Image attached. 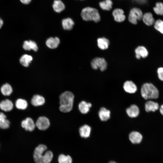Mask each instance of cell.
<instances>
[{"mask_svg":"<svg viewBox=\"0 0 163 163\" xmlns=\"http://www.w3.org/2000/svg\"><path fill=\"white\" fill-rule=\"evenodd\" d=\"M47 147L43 144H40L35 149L34 159L36 163H50L51 161L53 154L50 150L46 151Z\"/></svg>","mask_w":163,"mask_h":163,"instance_id":"1","label":"cell"},{"mask_svg":"<svg viewBox=\"0 0 163 163\" xmlns=\"http://www.w3.org/2000/svg\"><path fill=\"white\" fill-rule=\"evenodd\" d=\"M74 95L71 92L66 91L62 93L59 96L60 110L63 112L71 111L73 107Z\"/></svg>","mask_w":163,"mask_h":163,"instance_id":"2","label":"cell"},{"mask_svg":"<svg viewBox=\"0 0 163 163\" xmlns=\"http://www.w3.org/2000/svg\"><path fill=\"white\" fill-rule=\"evenodd\" d=\"M141 93L142 97L146 100L156 99L159 96L158 89L151 83L143 84L141 88Z\"/></svg>","mask_w":163,"mask_h":163,"instance_id":"3","label":"cell"},{"mask_svg":"<svg viewBox=\"0 0 163 163\" xmlns=\"http://www.w3.org/2000/svg\"><path fill=\"white\" fill-rule=\"evenodd\" d=\"M81 15L82 19L85 21H93L97 22L100 20V16L98 10L89 7L82 9Z\"/></svg>","mask_w":163,"mask_h":163,"instance_id":"4","label":"cell"},{"mask_svg":"<svg viewBox=\"0 0 163 163\" xmlns=\"http://www.w3.org/2000/svg\"><path fill=\"white\" fill-rule=\"evenodd\" d=\"M143 15L142 12L139 8H134L131 9L130 11L128 20L130 23L136 24L137 23V21L142 19Z\"/></svg>","mask_w":163,"mask_h":163,"instance_id":"5","label":"cell"},{"mask_svg":"<svg viewBox=\"0 0 163 163\" xmlns=\"http://www.w3.org/2000/svg\"><path fill=\"white\" fill-rule=\"evenodd\" d=\"M92 68L94 69L99 68L101 71H104L107 69V63L105 59L102 58L96 57L91 62Z\"/></svg>","mask_w":163,"mask_h":163,"instance_id":"6","label":"cell"},{"mask_svg":"<svg viewBox=\"0 0 163 163\" xmlns=\"http://www.w3.org/2000/svg\"><path fill=\"white\" fill-rule=\"evenodd\" d=\"M35 125L40 130H45L50 126V121L49 120L45 117H40L37 119Z\"/></svg>","mask_w":163,"mask_h":163,"instance_id":"7","label":"cell"},{"mask_svg":"<svg viewBox=\"0 0 163 163\" xmlns=\"http://www.w3.org/2000/svg\"><path fill=\"white\" fill-rule=\"evenodd\" d=\"M22 127L25 130L32 131L34 130L35 127L33 120L30 117H27L23 120L21 123Z\"/></svg>","mask_w":163,"mask_h":163,"instance_id":"8","label":"cell"},{"mask_svg":"<svg viewBox=\"0 0 163 163\" xmlns=\"http://www.w3.org/2000/svg\"><path fill=\"white\" fill-rule=\"evenodd\" d=\"M123 88L126 92L130 94L135 93L137 90L136 85L131 81H126L123 84Z\"/></svg>","mask_w":163,"mask_h":163,"instance_id":"9","label":"cell"},{"mask_svg":"<svg viewBox=\"0 0 163 163\" xmlns=\"http://www.w3.org/2000/svg\"><path fill=\"white\" fill-rule=\"evenodd\" d=\"M128 115L131 118L137 117L139 115V110L138 107L135 104H132L126 109Z\"/></svg>","mask_w":163,"mask_h":163,"instance_id":"10","label":"cell"},{"mask_svg":"<svg viewBox=\"0 0 163 163\" xmlns=\"http://www.w3.org/2000/svg\"><path fill=\"white\" fill-rule=\"evenodd\" d=\"M112 14L114 19L117 22H122L125 19V16L123 11L121 9L117 8L113 11Z\"/></svg>","mask_w":163,"mask_h":163,"instance_id":"11","label":"cell"},{"mask_svg":"<svg viewBox=\"0 0 163 163\" xmlns=\"http://www.w3.org/2000/svg\"><path fill=\"white\" fill-rule=\"evenodd\" d=\"M129 139L133 144H139L141 142L142 139V135L137 131H133L129 135Z\"/></svg>","mask_w":163,"mask_h":163,"instance_id":"12","label":"cell"},{"mask_svg":"<svg viewBox=\"0 0 163 163\" xmlns=\"http://www.w3.org/2000/svg\"><path fill=\"white\" fill-rule=\"evenodd\" d=\"M136 57L137 59H140L141 57L145 58L148 55V52L146 48L143 46H139L135 50Z\"/></svg>","mask_w":163,"mask_h":163,"instance_id":"13","label":"cell"},{"mask_svg":"<svg viewBox=\"0 0 163 163\" xmlns=\"http://www.w3.org/2000/svg\"><path fill=\"white\" fill-rule=\"evenodd\" d=\"M98 114L100 120L103 121L108 120L110 118V111L104 107L101 108L99 110Z\"/></svg>","mask_w":163,"mask_h":163,"instance_id":"14","label":"cell"},{"mask_svg":"<svg viewBox=\"0 0 163 163\" xmlns=\"http://www.w3.org/2000/svg\"><path fill=\"white\" fill-rule=\"evenodd\" d=\"M60 43V40L57 37H50L46 40V43L47 46L51 49L56 48Z\"/></svg>","mask_w":163,"mask_h":163,"instance_id":"15","label":"cell"},{"mask_svg":"<svg viewBox=\"0 0 163 163\" xmlns=\"http://www.w3.org/2000/svg\"><path fill=\"white\" fill-rule=\"evenodd\" d=\"M13 107V104L9 100L7 99L0 102V108L5 111H9L12 109Z\"/></svg>","mask_w":163,"mask_h":163,"instance_id":"16","label":"cell"},{"mask_svg":"<svg viewBox=\"0 0 163 163\" xmlns=\"http://www.w3.org/2000/svg\"><path fill=\"white\" fill-rule=\"evenodd\" d=\"M45 102L44 98L42 96L36 94L33 96L31 102L34 106H38L43 105Z\"/></svg>","mask_w":163,"mask_h":163,"instance_id":"17","label":"cell"},{"mask_svg":"<svg viewBox=\"0 0 163 163\" xmlns=\"http://www.w3.org/2000/svg\"><path fill=\"white\" fill-rule=\"evenodd\" d=\"M159 107L157 103L151 101L146 102L145 104V110L147 112H155L158 109Z\"/></svg>","mask_w":163,"mask_h":163,"instance_id":"18","label":"cell"},{"mask_svg":"<svg viewBox=\"0 0 163 163\" xmlns=\"http://www.w3.org/2000/svg\"><path fill=\"white\" fill-rule=\"evenodd\" d=\"M91 130V127L85 124L81 126L79 129L80 136L82 138H87L90 136Z\"/></svg>","mask_w":163,"mask_h":163,"instance_id":"19","label":"cell"},{"mask_svg":"<svg viewBox=\"0 0 163 163\" xmlns=\"http://www.w3.org/2000/svg\"><path fill=\"white\" fill-rule=\"evenodd\" d=\"M24 49L26 50H33L35 51H37L38 49L36 43L32 40L25 41L23 44Z\"/></svg>","mask_w":163,"mask_h":163,"instance_id":"20","label":"cell"},{"mask_svg":"<svg viewBox=\"0 0 163 163\" xmlns=\"http://www.w3.org/2000/svg\"><path fill=\"white\" fill-rule=\"evenodd\" d=\"M52 7L54 11L57 13L61 12L65 8V5L61 0H55L53 1Z\"/></svg>","mask_w":163,"mask_h":163,"instance_id":"21","label":"cell"},{"mask_svg":"<svg viewBox=\"0 0 163 163\" xmlns=\"http://www.w3.org/2000/svg\"><path fill=\"white\" fill-rule=\"evenodd\" d=\"M92 106L90 103H87L85 101L81 102L78 104V108L80 112L83 114L87 113Z\"/></svg>","mask_w":163,"mask_h":163,"instance_id":"22","label":"cell"},{"mask_svg":"<svg viewBox=\"0 0 163 163\" xmlns=\"http://www.w3.org/2000/svg\"><path fill=\"white\" fill-rule=\"evenodd\" d=\"M144 23L147 25L150 26L155 23V20L152 14L147 12L143 15L142 19Z\"/></svg>","mask_w":163,"mask_h":163,"instance_id":"23","label":"cell"},{"mask_svg":"<svg viewBox=\"0 0 163 163\" xmlns=\"http://www.w3.org/2000/svg\"><path fill=\"white\" fill-rule=\"evenodd\" d=\"M62 24L64 30H70L72 28L74 22L71 18H67L62 20Z\"/></svg>","mask_w":163,"mask_h":163,"instance_id":"24","label":"cell"},{"mask_svg":"<svg viewBox=\"0 0 163 163\" xmlns=\"http://www.w3.org/2000/svg\"><path fill=\"white\" fill-rule=\"evenodd\" d=\"M97 44L99 48L102 50H104L107 49L108 47L109 41L105 37L99 38L97 40Z\"/></svg>","mask_w":163,"mask_h":163,"instance_id":"25","label":"cell"},{"mask_svg":"<svg viewBox=\"0 0 163 163\" xmlns=\"http://www.w3.org/2000/svg\"><path fill=\"white\" fill-rule=\"evenodd\" d=\"M10 122L6 119V115L3 113H0V128L5 129L9 128Z\"/></svg>","mask_w":163,"mask_h":163,"instance_id":"26","label":"cell"},{"mask_svg":"<svg viewBox=\"0 0 163 163\" xmlns=\"http://www.w3.org/2000/svg\"><path fill=\"white\" fill-rule=\"evenodd\" d=\"M33 60V58L30 55L24 54L22 55L20 59L21 64L23 66L28 67L29 64Z\"/></svg>","mask_w":163,"mask_h":163,"instance_id":"27","label":"cell"},{"mask_svg":"<svg viewBox=\"0 0 163 163\" xmlns=\"http://www.w3.org/2000/svg\"><path fill=\"white\" fill-rule=\"evenodd\" d=\"M2 93L4 96H9L12 92V89L11 86L8 83L3 85L1 88Z\"/></svg>","mask_w":163,"mask_h":163,"instance_id":"28","label":"cell"},{"mask_svg":"<svg viewBox=\"0 0 163 163\" xmlns=\"http://www.w3.org/2000/svg\"><path fill=\"white\" fill-rule=\"evenodd\" d=\"M113 2L111 0H105L99 3L100 6L104 10L109 11L112 8Z\"/></svg>","mask_w":163,"mask_h":163,"instance_id":"29","label":"cell"},{"mask_svg":"<svg viewBox=\"0 0 163 163\" xmlns=\"http://www.w3.org/2000/svg\"><path fill=\"white\" fill-rule=\"evenodd\" d=\"M27 101L22 99H17L15 102V106L17 108L20 110L25 109L27 106Z\"/></svg>","mask_w":163,"mask_h":163,"instance_id":"30","label":"cell"},{"mask_svg":"<svg viewBox=\"0 0 163 163\" xmlns=\"http://www.w3.org/2000/svg\"><path fill=\"white\" fill-rule=\"evenodd\" d=\"M58 161L59 163H72V159L69 155L61 154L58 157Z\"/></svg>","mask_w":163,"mask_h":163,"instance_id":"31","label":"cell"},{"mask_svg":"<svg viewBox=\"0 0 163 163\" xmlns=\"http://www.w3.org/2000/svg\"><path fill=\"white\" fill-rule=\"evenodd\" d=\"M155 13L157 14L163 15V4L161 2H158L155 4V6L153 8Z\"/></svg>","mask_w":163,"mask_h":163,"instance_id":"32","label":"cell"},{"mask_svg":"<svg viewBox=\"0 0 163 163\" xmlns=\"http://www.w3.org/2000/svg\"><path fill=\"white\" fill-rule=\"evenodd\" d=\"M154 24L155 28L163 34V21L160 19H158L155 22Z\"/></svg>","mask_w":163,"mask_h":163,"instance_id":"33","label":"cell"},{"mask_svg":"<svg viewBox=\"0 0 163 163\" xmlns=\"http://www.w3.org/2000/svg\"><path fill=\"white\" fill-rule=\"evenodd\" d=\"M157 73L159 78L163 81V67H160L158 69Z\"/></svg>","mask_w":163,"mask_h":163,"instance_id":"34","label":"cell"},{"mask_svg":"<svg viewBox=\"0 0 163 163\" xmlns=\"http://www.w3.org/2000/svg\"><path fill=\"white\" fill-rule=\"evenodd\" d=\"M32 0H20V1L23 4L28 5L30 3Z\"/></svg>","mask_w":163,"mask_h":163,"instance_id":"35","label":"cell"},{"mask_svg":"<svg viewBox=\"0 0 163 163\" xmlns=\"http://www.w3.org/2000/svg\"><path fill=\"white\" fill-rule=\"evenodd\" d=\"M160 111L161 114L163 115V104L161 105L160 107Z\"/></svg>","mask_w":163,"mask_h":163,"instance_id":"36","label":"cell"},{"mask_svg":"<svg viewBox=\"0 0 163 163\" xmlns=\"http://www.w3.org/2000/svg\"><path fill=\"white\" fill-rule=\"evenodd\" d=\"M3 22L2 20L0 18V29L1 28L3 24Z\"/></svg>","mask_w":163,"mask_h":163,"instance_id":"37","label":"cell"},{"mask_svg":"<svg viewBox=\"0 0 163 163\" xmlns=\"http://www.w3.org/2000/svg\"><path fill=\"white\" fill-rule=\"evenodd\" d=\"M109 163H117L113 161H110L109 162Z\"/></svg>","mask_w":163,"mask_h":163,"instance_id":"38","label":"cell"},{"mask_svg":"<svg viewBox=\"0 0 163 163\" xmlns=\"http://www.w3.org/2000/svg\"></svg>","mask_w":163,"mask_h":163,"instance_id":"39","label":"cell"}]
</instances>
